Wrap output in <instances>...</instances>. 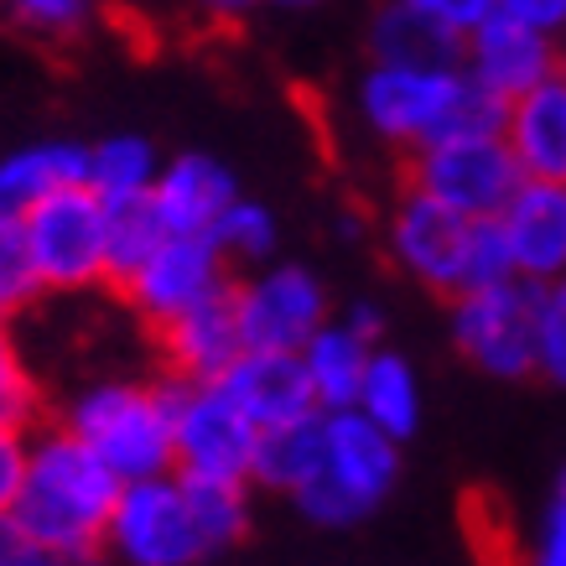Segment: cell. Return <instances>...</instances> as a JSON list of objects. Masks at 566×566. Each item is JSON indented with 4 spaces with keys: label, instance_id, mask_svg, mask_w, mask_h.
Here are the masks:
<instances>
[{
    "label": "cell",
    "instance_id": "6da1fadb",
    "mask_svg": "<svg viewBox=\"0 0 566 566\" xmlns=\"http://www.w3.org/2000/svg\"><path fill=\"white\" fill-rule=\"evenodd\" d=\"M125 479L99 452L73 437L57 416L36 421L27 447V479L17 494V520L36 546L63 556H104V531L120 504Z\"/></svg>",
    "mask_w": 566,
    "mask_h": 566
},
{
    "label": "cell",
    "instance_id": "7a4b0ae2",
    "mask_svg": "<svg viewBox=\"0 0 566 566\" xmlns=\"http://www.w3.org/2000/svg\"><path fill=\"white\" fill-rule=\"evenodd\" d=\"M364 136L411 156L442 136H468V130H499L504 125V99L463 69H400V63H369L354 88Z\"/></svg>",
    "mask_w": 566,
    "mask_h": 566
},
{
    "label": "cell",
    "instance_id": "3957f363",
    "mask_svg": "<svg viewBox=\"0 0 566 566\" xmlns=\"http://www.w3.org/2000/svg\"><path fill=\"white\" fill-rule=\"evenodd\" d=\"M385 255L406 281L442 302L515 275L499 219H468L416 188H400L385 208Z\"/></svg>",
    "mask_w": 566,
    "mask_h": 566
},
{
    "label": "cell",
    "instance_id": "277c9868",
    "mask_svg": "<svg viewBox=\"0 0 566 566\" xmlns=\"http://www.w3.org/2000/svg\"><path fill=\"white\" fill-rule=\"evenodd\" d=\"M57 421L84 437L125 483L177 473V385L167 375L88 379L57 406Z\"/></svg>",
    "mask_w": 566,
    "mask_h": 566
},
{
    "label": "cell",
    "instance_id": "5b68a950",
    "mask_svg": "<svg viewBox=\"0 0 566 566\" xmlns=\"http://www.w3.org/2000/svg\"><path fill=\"white\" fill-rule=\"evenodd\" d=\"M327 452L323 473L292 499L296 515L312 520L317 531H354L395 494L400 468H406V442H395L385 427H375L359 406L348 411H323Z\"/></svg>",
    "mask_w": 566,
    "mask_h": 566
},
{
    "label": "cell",
    "instance_id": "8992f818",
    "mask_svg": "<svg viewBox=\"0 0 566 566\" xmlns=\"http://www.w3.org/2000/svg\"><path fill=\"white\" fill-rule=\"evenodd\" d=\"M104 556L115 566H203L213 551L192 515L182 473H156L120 489V504L104 531Z\"/></svg>",
    "mask_w": 566,
    "mask_h": 566
},
{
    "label": "cell",
    "instance_id": "52a82bcc",
    "mask_svg": "<svg viewBox=\"0 0 566 566\" xmlns=\"http://www.w3.org/2000/svg\"><path fill=\"white\" fill-rule=\"evenodd\" d=\"M520 182H525V172H520L504 130L442 136L406 156V188L427 192L468 219H499L504 203L520 192Z\"/></svg>",
    "mask_w": 566,
    "mask_h": 566
},
{
    "label": "cell",
    "instance_id": "ba28073f",
    "mask_svg": "<svg viewBox=\"0 0 566 566\" xmlns=\"http://www.w3.org/2000/svg\"><path fill=\"white\" fill-rule=\"evenodd\" d=\"M21 223H27V244L42 271V286L52 296L109 286V203L88 182L52 192Z\"/></svg>",
    "mask_w": 566,
    "mask_h": 566
},
{
    "label": "cell",
    "instance_id": "9c48e42d",
    "mask_svg": "<svg viewBox=\"0 0 566 566\" xmlns=\"http://www.w3.org/2000/svg\"><path fill=\"white\" fill-rule=\"evenodd\" d=\"M447 338L468 369L489 379H535V286L531 281H494L447 302Z\"/></svg>",
    "mask_w": 566,
    "mask_h": 566
},
{
    "label": "cell",
    "instance_id": "30bf717a",
    "mask_svg": "<svg viewBox=\"0 0 566 566\" xmlns=\"http://www.w3.org/2000/svg\"><path fill=\"white\" fill-rule=\"evenodd\" d=\"M229 286H234V260L223 255L213 234H167L115 286V296L136 312V323H146L156 333L161 323L203 307V302L223 296Z\"/></svg>",
    "mask_w": 566,
    "mask_h": 566
},
{
    "label": "cell",
    "instance_id": "8fae6325",
    "mask_svg": "<svg viewBox=\"0 0 566 566\" xmlns=\"http://www.w3.org/2000/svg\"><path fill=\"white\" fill-rule=\"evenodd\" d=\"M234 317L244 348H302L333 317L327 281L302 260H265L255 271L234 275Z\"/></svg>",
    "mask_w": 566,
    "mask_h": 566
},
{
    "label": "cell",
    "instance_id": "7c38bea8",
    "mask_svg": "<svg viewBox=\"0 0 566 566\" xmlns=\"http://www.w3.org/2000/svg\"><path fill=\"white\" fill-rule=\"evenodd\" d=\"M255 447H260V427L240 411V400L223 390L219 379L177 385V473L250 483Z\"/></svg>",
    "mask_w": 566,
    "mask_h": 566
},
{
    "label": "cell",
    "instance_id": "4fadbf2b",
    "mask_svg": "<svg viewBox=\"0 0 566 566\" xmlns=\"http://www.w3.org/2000/svg\"><path fill=\"white\" fill-rule=\"evenodd\" d=\"M463 69L479 78L494 99L515 104L520 94L562 78V36H546L515 17H489L463 42Z\"/></svg>",
    "mask_w": 566,
    "mask_h": 566
},
{
    "label": "cell",
    "instance_id": "5bb4252c",
    "mask_svg": "<svg viewBox=\"0 0 566 566\" xmlns=\"http://www.w3.org/2000/svg\"><path fill=\"white\" fill-rule=\"evenodd\" d=\"M234 292V286H229ZM213 296L203 307L182 312L172 323H161L151 333L156 344V364L161 375L177 385H198V379H223V369L244 354V333L234 317V296Z\"/></svg>",
    "mask_w": 566,
    "mask_h": 566
},
{
    "label": "cell",
    "instance_id": "9a60e30c",
    "mask_svg": "<svg viewBox=\"0 0 566 566\" xmlns=\"http://www.w3.org/2000/svg\"><path fill=\"white\" fill-rule=\"evenodd\" d=\"M515 275L531 286H546L566 275V182H535L525 177L520 192L499 213Z\"/></svg>",
    "mask_w": 566,
    "mask_h": 566
},
{
    "label": "cell",
    "instance_id": "2e32d148",
    "mask_svg": "<svg viewBox=\"0 0 566 566\" xmlns=\"http://www.w3.org/2000/svg\"><path fill=\"white\" fill-rule=\"evenodd\" d=\"M219 385L240 400V411L260 431L323 411L317 395H312L307 369H302V354H292V348H244L240 359L223 369Z\"/></svg>",
    "mask_w": 566,
    "mask_h": 566
},
{
    "label": "cell",
    "instance_id": "e0dca14e",
    "mask_svg": "<svg viewBox=\"0 0 566 566\" xmlns=\"http://www.w3.org/2000/svg\"><path fill=\"white\" fill-rule=\"evenodd\" d=\"M234 198H240V177L208 151H182L161 161V177L151 188L156 213L172 234H213Z\"/></svg>",
    "mask_w": 566,
    "mask_h": 566
},
{
    "label": "cell",
    "instance_id": "ac0fdd59",
    "mask_svg": "<svg viewBox=\"0 0 566 566\" xmlns=\"http://www.w3.org/2000/svg\"><path fill=\"white\" fill-rule=\"evenodd\" d=\"M88 182V146L78 140H27L0 156V219H27L52 192Z\"/></svg>",
    "mask_w": 566,
    "mask_h": 566
},
{
    "label": "cell",
    "instance_id": "d6986e66",
    "mask_svg": "<svg viewBox=\"0 0 566 566\" xmlns=\"http://www.w3.org/2000/svg\"><path fill=\"white\" fill-rule=\"evenodd\" d=\"M504 140L515 151L520 172L535 182H566V84H551L520 94L515 104H504Z\"/></svg>",
    "mask_w": 566,
    "mask_h": 566
},
{
    "label": "cell",
    "instance_id": "ffe728a7",
    "mask_svg": "<svg viewBox=\"0 0 566 566\" xmlns=\"http://www.w3.org/2000/svg\"><path fill=\"white\" fill-rule=\"evenodd\" d=\"M369 63H400V69H452L463 63V42L452 27L431 17L416 0H385L369 17Z\"/></svg>",
    "mask_w": 566,
    "mask_h": 566
},
{
    "label": "cell",
    "instance_id": "44dd1931",
    "mask_svg": "<svg viewBox=\"0 0 566 566\" xmlns=\"http://www.w3.org/2000/svg\"><path fill=\"white\" fill-rule=\"evenodd\" d=\"M375 348L364 333L333 312L317 333H312L307 344L296 348L302 354V369L312 379V395H317V406L323 411H348V406H359V390H364V375H369V359H375Z\"/></svg>",
    "mask_w": 566,
    "mask_h": 566
},
{
    "label": "cell",
    "instance_id": "7402d4cb",
    "mask_svg": "<svg viewBox=\"0 0 566 566\" xmlns=\"http://www.w3.org/2000/svg\"><path fill=\"white\" fill-rule=\"evenodd\" d=\"M323 452H327L323 411L281 421V427H265L260 431V447H255V473H250V483H255L260 494L296 499L323 473Z\"/></svg>",
    "mask_w": 566,
    "mask_h": 566
},
{
    "label": "cell",
    "instance_id": "603a6c76",
    "mask_svg": "<svg viewBox=\"0 0 566 566\" xmlns=\"http://www.w3.org/2000/svg\"><path fill=\"white\" fill-rule=\"evenodd\" d=\"M359 411L385 427L395 442H411L421 421H427V390H421V375L416 364L400 354V348L379 344L375 359H369V375H364V390H359Z\"/></svg>",
    "mask_w": 566,
    "mask_h": 566
},
{
    "label": "cell",
    "instance_id": "cb8c5ba5",
    "mask_svg": "<svg viewBox=\"0 0 566 566\" xmlns=\"http://www.w3.org/2000/svg\"><path fill=\"white\" fill-rule=\"evenodd\" d=\"M167 156L156 151L151 136L140 130H109L104 140L88 146V188L99 192L104 203H120V198H146L161 177Z\"/></svg>",
    "mask_w": 566,
    "mask_h": 566
},
{
    "label": "cell",
    "instance_id": "d4e9b609",
    "mask_svg": "<svg viewBox=\"0 0 566 566\" xmlns=\"http://www.w3.org/2000/svg\"><path fill=\"white\" fill-rule=\"evenodd\" d=\"M188 479V473H182ZM192 515L203 525V541L213 556L240 551L255 531V483H229V479H188Z\"/></svg>",
    "mask_w": 566,
    "mask_h": 566
},
{
    "label": "cell",
    "instance_id": "484cf974",
    "mask_svg": "<svg viewBox=\"0 0 566 566\" xmlns=\"http://www.w3.org/2000/svg\"><path fill=\"white\" fill-rule=\"evenodd\" d=\"M167 234H172V229L161 223L151 192H146V198H120V203H109V292H115L125 275L136 271L140 260L151 255Z\"/></svg>",
    "mask_w": 566,
    "mask_h": 566
},
{
    "label": "cell",
    "instance_id": "4316f807",
    "mask_svg": "<svg viewBox=\"0 0 566 566\" xmlns=\"http://www.w3.org/2000/svg\"><path fill=\"white\" fill-rule=\"evenodd\" d=\"M213 240L229 260H234V271H255L265 260H275L281 250V219H275V208H265L260 198H234V208L219 219L213 229Z\"/></svg>",
    "mask_w": 566,
    "mask_h": 566
},
{
    "label": "cell",
    "instance_id": "83f0119b",
    "mask_svg": "<svg viewBox=\"0 0 566 566\" xmlns=\"http://www.w3.org/2000/svg\"><path fill=\"white\" fill-rule=\"evenodd\" d=\"M42 296H48V286H42V271H36L32 244H27V223L0 219V323L21 317Z\"/></svg>",
    "mask_w": 566,
    "mask_h": 566
},
{
    "label": "cell",
    "instance_id": "f1b7e54d",
    "mask_svg": "<svg viewBox=\"0 0 566 566\" xmlns=\"http://www.w3.org/2000/svg\"><path fill=\"white\" fill-rule=\"evenodd\" d=\"M42 416V385H36L32 364L21 354L11 323H0V427H27L32 431Z\"/></svg>",
    "mask_w": 566,
    "mask_h": 566
},
{
    "label": "cell",
    "instance_id": "f546056e",
    "mask_svg": "<svg viewBox=\"0 0 566 566\" xmlns=\"http://www.w3.org/2000/svg\"><path fill=\"white\" fill-rule=\"evenodd\" d=\"M535 379L566 390V275L535 286Z\"/></svg>",
    "mask_w": 566,
    "mask_h": 566
},
{
    "label": "cell",
    "instance_id": "4dcf8cb0",
    "mask_svg": "<svg viewBox=\"0 0 566 566\" xmlns=\"http://www.w3.org/2000/svg\"><path fill=\"white\" fill-rule=\"evenodd\" d=\"M6 17L42 42H73L99 17V0H11Z\"/></svg>",
    "mask_w": 566,
    "mask_h": 566
},
{
    "label": "cell",
    "instance_id": "1f68e13d",
    "mask_svg": "<svg viewBox=\"0 0 566 566\" xmlns=\"http://www.w3.org/2000/svg\"><path fill=\"white\" fill-rule=\"evenodd\" d=\"M0 566H109V556H63L36 546L17 520H0Z\"/></svg>",
    "mask_w": 566,
    "mask_h": 566
},
{
    "label": "cell",
    "instance_id": "d6a6232c",
    "mask_svg": "<svg viewBox=\"0 0 566 566\" xmlns=\"http://www.w3.org/2000/svg\"><path fill=\"white\" fill-rule=\"evenodd\" d=\"M525 566H566V468H562V479H556V494H551L546 515L535 525Z\"/></svg>",
    "mask_w": 566,
    "mask_h": 566
},
{
    "label": "cell",
    "instance_id": "836d02e7",
    "mask_svg": "<svg viewBox=\"0 0 566 566\" xmlns=\"http://www.w3.org/2000/svg\"><path fill=\"white\" fill-rule=\"evenodd\" d=\"M27 447H32L27 427H0V520H11L17 510L21 479H27Z\"/></svg>",
    "mask_w": 566,
    "mask_h": 566
},
{
    "label": "cell",
    "instance_id": "e575fe53",
    "mask_svg": "<svg viewBox=\"0 0 566 566\" xmlns=\"http://www.w3.org/2000/svg\"><path fill=\"white\" fill-rule=\"evenodd\" d=\"M499 11L546 36H566V0H499Z\"/></svg>",
    "mask_w": 566,
    "mask_h": 566
},
{
    "label": "cell",
    "instance_id": "d590c367",
    "mask_svg": "<svg viewBox=\"0 0 566 566\" xmlns=\"http://www.w3.org/2000/svg\"><path fill=\"white\" fill-rule=\"evenodd\" d=\"M338 317H344L354 333H364L369 344H385V333H390V312L379 307L375 296H359V302H348V307H338Z\"/></svg>",
    "mask_w": 566,
    "mask_h": 566
},
{
    "label": "cell",
    "instance_id": "8d00e7d4",
    "mask_svg": "<svg viewBox=\"0 0 566 566\" xmlns=\"http://www.w3.org/2000/svg\"><path fill=\"white\" fill-rule=\"evenodd\" d=\"M192 6H198L208 21H219V27H234V21H244L250 11H260V0H192Z\"/></svg>",
    "mask_w": 566,
    "mask_h": 566
},
{
    "label": "cell",
    "instance_id": "74e56055",
    "mask_svg": "<svg viewBox=\"0 0 566 566\" xmlns=\"http://www.w3.org/2000/svg\"><path fill=\"white\" fill-rule=\"evenodd\" d=\"M260 6H271V11H312V6H323V0H260Z\"/></svg>",
    "mask_w": 566,
    "mask_h": 566
},
{
    "label": "cell",
    "instance_id": "f35d334b",
    "mask_svg": "<svg viewBox=\"0 0 566 566\" xmlns=\"http://www.w3.org/2000/svg\"><path fill=\"white\" fill-rule=\"evenodd\" d=\"M562 84H566V36H562Z\"/></svg>",
    "mask_w": 566,
    "mask_h": 566
},
{
    "label": "cell",
    "instance_id": "ab89813d",
    "mask_svg": "<svg viewBox=\"0 0 566 566\" xmlns=\"http://www.w3.org/2000/svg\"><path fill=\"white\" fill-rule=\"evenodd\" d=\"M6 6H11V0H0V11H6Z\"/></svg>",
    "mask_w": 566,
    "mask_h": 566
}]
</instances>
